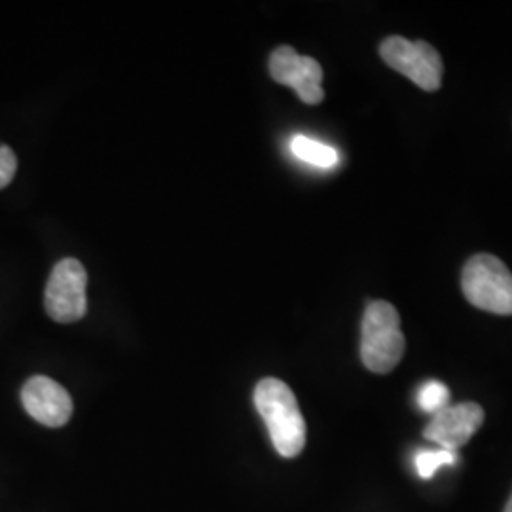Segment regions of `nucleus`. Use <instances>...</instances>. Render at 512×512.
<instances>
[{
	"mask_svg": "<svg viewBox=\"0 0 512 512\" xmlns=\"http://www.w3.org/2000/svg\"><path fill=\"white\" fill-rule=\"evenodd\" d=\"M255 406L277 454L283 458L300 456L306 446V421L293 389L277 378H264L256 385Z\"/></svg>",
	"mask_w": 512,
	"mask_h": 512,
	"instance_id": "1",
	"label": "nucleus"
},
{
	"mask_svg": "<svg viewBox=\"0 0 512 512\" xmlns=\"http://www.w3.org/2000/svg\"><path fill=\"white\" fill-rule=\"evenodd\" d=\"M406 340L401 330V315L385 300L366 306L361 327V359L374 374H387L401 363Z\"/></svg>",
	"mask_w": 512,
	"mask_h": 512,
	"instance_id": "2",
	"label": "nucleus"
},
{
	"mask_svg": "<svg viewBox=\"0 0 512 512\" xmlns=\"http://www.w3.org/2000/svg\"><path fill=\"white\" fill-rule=\"evenodd\" d=\"M461 289L475 308L495 315H512V274L501 258L475 255L463 268Z\"/></svg>",
	"mask_w": 512,
	"mask_h": 512,
	"instance_id": "3",
	"label": "nucleus"
},
{
	"mask_svg": "<svg viewBox=\"0 0 512 512\" xmlns=\"http://www.w3.org/2000/svg\"><path fill=\"white\" fill-rule=\"evenodd\" d=\"M380 55L393 71L410 78L423 92L440 90L444 65L429 42L387 37L380 44Z\"/></svg>",
	"mask_w": 512,
	"mask_h": 512,
	"instance_id": "4",
	"label": "nucleus"
},
{
	"mask_svg": "<svg viewBox=\"0 0 512 512\" xmlns=\"http://www.w3.org/2000/svg\"><path fill=\"white\" fill-rule=\"evenodd\" d=\"M88 274L76 258L57 262L46 285V311L57 323H74L88 310Z\"/></svg>",
	"mask_w": 512,
	"mask_h": 512,
	"instance_id": "5",
	"label": "nucleus"
},
{
	"mask_svg": "<svg viewBox=\"0 0 512 512\" xmlns=\"http://www.w3.org/2000/svg\"><path fill=\"white\" fill-rule=\"evenodd\" d=\"M270 74L277 84L293 88L306 105H319L325 99L319 61L298 54L291 46H279L270 55Z\"/></svg>",
	"mask_w": 512,
	"mask_h": 512,
	"instance_id": "6",
	"label": "nucleus"
},
{
	"mask_svg": "<svg viewBox=\"0 0 512 512\" xmlns=\"http://www.w3.org/2000/svg\"><path fill=\"white\" fill-rule=\"evenodd\" d=\"M484 423V410L476 403L450 404L433 416L425 427V439L439 444L442 450L458 452L473 439Z\"/></svg>",
	"mask_w": 512,
	"mask_h": 512,
	"instance_id": "7",
	"label": "nucleus"
},
{
	"mask_svg": "<svg viewBox=\"0 0 512 512\" xmlns=\"http://www.w3.org/2000/svg\"><path fill=\"white\" fill-rule=\"evenodd\" d=\"M27 414L46 427H63L73 416V399L63 385L46 376H33L21 389Z\"/></svg>",
	"mask_w": 512,
	"mask_h": 512,
	"instance_id": "8",
	"label": "nucleus"
},
{
	"mask_svg": "<svg viewBox=\"0 0 512 512\" xmlns=\"http://www.w3.org/2000/svg\"><path fill=\"white\" fill-rule=\"evenodd\" d=\"M294 156L302 162H308L317 167H332L338 162V152L329 145H323L319 141H313L306 135H296L291 143Z\"/></svg>",
	"mask_w": 512,
	"mask_h": 512,
	"instance_id": "9",
	"label": "nucleus"
},
{
	"mask_svg": "<svg viewBox=\"0 0 512 512\" xmlns=\"http://www.w3.org/2000/svg\"><path fill=\"white\" fill-rule=\"evenodd\" d=\"M456 463H458V452H450V450H442V448L440 450H420L414 458L416 471L423 480L433 478L442 467L456 465Z\"/></svg>",
	"mask_w": 512,
	"mask_h": 512,
	"instance_id": "10",
	"label": "nucleus"
},
{
	"mask_svg": "<svg viewBox=\"0 0 512 512\" xmlns=\"http://www.w3.org/2000/svg\"><path fill=\"white\" fill-rule=\"evenodd\" d=\"M418 404L425 414L435 416L450 406V389L439 380H429L418 391Z\"/></svg>",
	"mask_w": 512,
	"mask_h": 512,
	"instance_id": "11",
	"label": "nucleus"
},
{
	"mask_svg": "<svg viewBox=\"0 0 512 512\" xmlns=\"http://www.w3.org/2000/svg\"><path fill=\"white\" fill-rule=\"evenodd\" d=\"M18 171V158L10 147L0 145V190L12 183Z\"/></svg>",
	"mask_w": 512,
	"mask_h": 512,
	"instance_id": "12",
	"label": "nucleus"
},
{
	"mask_svg": "<svg viewBox=\"0 0 512 512\" xmlns=\"http://www.w3.org/2000/svg\"><path fill=\"white\" fill-rule=\"evenodd\" d=\"M505 512H512V495L511 499H509V503H507V507H505Z\"/></svg>",
	"mask_w": 512,
	"mask_h": 512,
	"instance_id": "13",
	"label": "nucleus"
}]
</instances>
